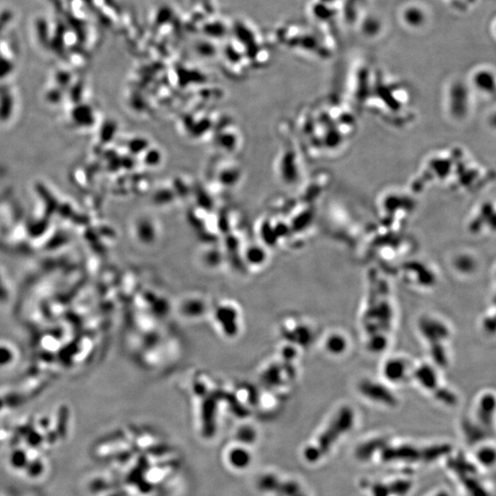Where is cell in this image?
<instances>
[{
  "label": "cell",
  "instance_id": "cell-5",
  "mask_svg": "<svg viewBox=\"0 0 496 496\" xmlns=\"http://www.w3.org/2000/svg\"><path fill=\"white\" fill-rule=\"evenodd\" d=\"M357 389L363 398L372 403L392 408L398 404L397 396L386 382L365 379L358 384Z\"/></svg>",
  "mask_w": 496,
  "mask_h": 496
},
{
  "label": "cell",
  "instance_id": "cell-7",
  "mask_svg": "<svg viewBox=\"0 0 496 496\" xmlns=\"http://www.w3.org/2000/svg\"><path fill=\"white\" fill-rule=\"evenodd\" d=\"M475 415L480 422L490 426L494 421L496 410V398L494 394L485 393L479 397L475 405Z\"/></svg>",
  "mask_w": 496,
  "mask_h": 496
},
{
  "label": "cell",
  "instance_id": "cell-6",
  "mask_svg": "<svg viewBox=\"0 0 496 496\" xmlns=\"http://www.w3.org/2000/svg\"><path fill=\"white\" fill-rule=\"evenodd\" d=\"M413 365L406 358L395 356L387 359L382 367V375L389 384L400 385L412 381Z\"/></svg>",
  "mask_w": 496,
  "mask_h": 496
},
{
  "label": "cell",
  "instance_id": "cell-4",
  "mask_svg": "<svg viewBox=\"0 0 496 496\" xmlns=\"http://www.w3.org/2000/svg\"><path fill=\"white\" fill-rule=\"evenodd\" d=\"M356 421L355 410L349 405H343L332 415L327 426L319 437L321 452L328 451L337 440L349 431Z\"/></svg>",
  "mask_w": 496,
  "mask_h": 496
},
{
  "label": "cell",
  "instance_id": "cell-2",
  "mask_svg": "<svg viewBox=\"0 0 496 496\" xmlns=\"http://www.w3.org/2000/svg\"><path fill=\"white\" fill-rule=\"evenodd\" d=\"M418 331L426 344L434 366L445 369L450 361L449 343L452 333L449 325L434 315H423L418 321Z\"/></svg>",
  "mask_w": 496,
  "mask_h": 496
},
{
  "label": "cell",
  "instance_id": "cell-3",
  "mask_svg": "<svg viewBox=\"0 0 496 496\" xmlns=\"http://www.w3.org/2000/svg\"><path fill=\"white\" fill-rule=\"evenodd\" d=\"M438 369L436 366L428 363L413 365L412 381L434 400L453 407L458 403V396L442 382Z\"/></svg>",
  "mask_w": 496,
  "mask_h": 496
},
{
  "label": "cell",
  "instance_id": "cell-9",
  "mask_svg": "<svg viewBox=\"0 0 496 496\" xmlns=\"http://www.w3.org/2000/svg\"><path fill=\"white\" fill-rule=\"evenodd\" d=\"M325 347L332 356H341L348 348V341L342 334L332 333L325 338Z\"/></svg>",
  "mask_w": 496,
  "mask_h": 496
},
{
  "label": "cell",
  "instance_id": "cell-8",
  "mask_svg": "<svg viewBox=\"0 0 496 496\" xmlns=\"http://www.w3.org/2000/svg\"><path fill=\"white\" fill-rule=\"evenodd\" d=\"M426 13L424 8L417 5H411L403 9L401 19L405 25L411 29H420L426 24Z\"/></svg>",
  "mask_w": 496,
  "mask_h": 496
},
{
  "label": "cell",
  "instance_id": "cell-1",
  "mask_svg": "<svg viewBox=\"0 0 496 496\" xmlns=\"http://www.w3.org/2000/svg\"><path fill=\"white\" fill-rule=\"evenodd\" d=\"M394 318V305L388 291L382 288L370 291L363 309L361 326L371 352H382L388 347Z\"/></svg>",
  "mask_w": 496,
  "mask_h": 496
}]
</instances>
